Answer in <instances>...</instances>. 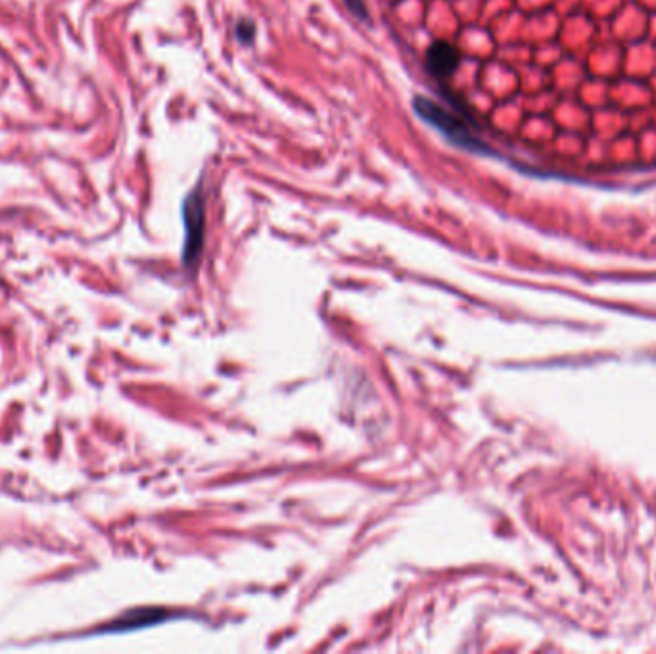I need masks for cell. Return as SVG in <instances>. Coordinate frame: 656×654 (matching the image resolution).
Segmentation results:
<instances>
[{
	"mask_svg": "<svg viewBox=\"0 0 656 654\" xmlns=\"http://www.w3.org/2000/svg\"><path fill=\"white\" fill-rule=\"evenodd\" d=\"M413 110L426 123H430L434 129H438L447 141L455 144L457 148H463L474 154H493L492 150L472 133L470 125H467V121L463 117L455 116L453 112L442 108L438 102H434L426 96H415Z\"/></svg>",
	"mask_w": 656,
	"mask_h": 654,
	"instance_id": "1",
	"label": "cell"
},
{
	"mask_svg": "<svg viewBox=\"0 0 656 654\" xmlns=\"http://www.w3.org/2000/svg\"><path fill=\"white\" fill-rule=\"evenodd\" d=\"M346 4L352 10L355 18H359V20H367L369 18V12H367V6H365L363 0H346Z\"/></svg>",
	"mask_w": 656,
	"mask_h": 654,
	"instance_id": "6",
	"label": "cell"
},
{
	"mask_svg": "<svg viewBox=\"0 0 656 654\" xmlns=\"http://www.w3.org/2000/svg\"><path fill=\"white\" fill-rule=\"evenodd\" d=\"M183 223H185V248L183 261L194 263L204 244V202L198 190L190 192L183 204Z\"/></svg>",
	"mask_w": 656,
	"mask_h": 654,
	"instance_id": "2",
	"label": "cell"
},
{
	"mask_svg": "<svg viewBox=\"0 0 656 654\" xmlns=\"http://www.w3.org/2000/svg\"><path fill=\"white\" fill-rule=\"evenodd\" d=\"M459 62V52L447 41H436L424 54V68L436 79L451 77L459 68Z\"/></svg>",
	"mask_w": 656,
	"mask_h": 654,
	"instance_id": "3",
	"label": "cell"
},
{
	"mask_svg": "<svg viewBox=\"0 0 656 654\" xmlns=\"http://www.w3.org/2000/svg\"><path fill=\"white\" fill-rule=\"evenodd\" d=\"M164 618V612H158V610H141V612L129 614L125 620H119V622H116V626L110 628L108 631L137 630V628H142V626L156 624V622H160Z\"/></svg>",
	"mask_w": 656,
	"mask_h": 654,
	"instance_id": "4",
	"label": "cell"
},
{
	"mask_svg": "<svg viewBox=\"0 0 656 654\" xmlns=\"http://www.w3.org/2000/svg\"><path fill=\"white\" fill-rule=\"evenodd\" d=\"M236 37L242 45H250L256 37V25L252 24L250 20H240L236 25Z\"/></svg>",
	"mask_w": 656,
	"mask_h": 654,
	"instance_id": "5",
	"label": "cell"
}]
</instances>
